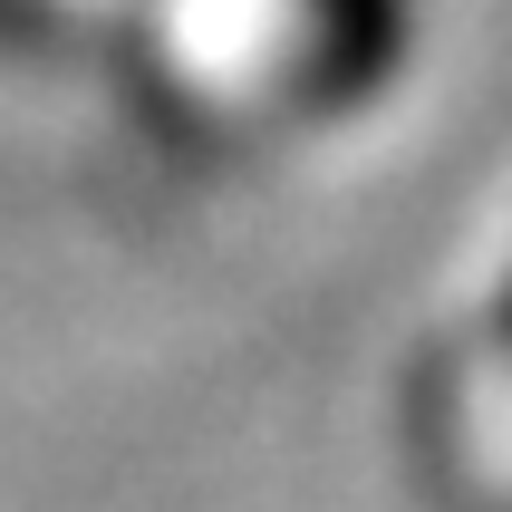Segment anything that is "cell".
<instances>
[{"label": "cell", "mask_w": 512, "mask_h": 512, "mask_svg": "<svg viewBox=\"0 0 512 512\" xmlns=\"http://www.w3.org/2000/svg\"><path fill=\"white\" fill-rule=\"evenodd\" d=\"M493 358H512V271H503V300H493Z\"/></svg>", "instance_id": "7a4b0ae2"}, {"label": "cell", "mask_w": 512, "mask_h": 512, "mask_svg": "<svg viewBox=\"0 0 512 512\" xmlns=\"http://www.w3.org/2000/svg\"><path fill=\"white\" fill-rule=\"evenodd\" d=\"M155 39L203 107L232 116H339L406 49L387 0H155Z\"/></svg>", "instance_id": "6da1fadb"}]
</instances>
